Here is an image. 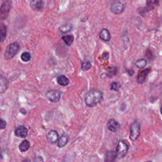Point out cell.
Returning a JSON list of instances; mask_svg holds the SVG:
<instances>
[{"label": "cell", "instance_id": "cell-1", "mask_svg": "<svg viewBox=\"0 0 162 162\" xmlns=\"http://www.w3.org/2000/svg\"><path fill=\"white\" fill-rule=\"evenodd\" d=\"M103 93L98 90H93L89 91L85 96V102L89 107H94L103 99Z\"/></svg>", "mask_w": 162, "mask_h": 162}, {"label": "cell", "instance_id": "cell-2", "mask_svg": "<svg viewBox=\"0 0 162 162\" xmlns=\"http://www.w3.org/2000/svg\"><path fill=\"white\" fill-rule=\"evenodd\" d=\"M19 49H20V46L17 42H13L9 45L4 53V58L7 60L12 59L18 53Z\"/></svg>", "mask_w": 162, "mask_h": 162}, {"label": "cell", "instance_id": "cell-3", "mask_svg": "<svg viewBox=\"0 0 162 162\" xmlns=\"http://www.w3.org/2000/svg\"><path fill=\"white\" fill-rule=\"evenodd\" d=\"M126 3L124 0H115L111 4V12L115 14H120L125 10Z\"/></svg>", "mask_w": 162, "mask_h": 162}, {"label": "cell", "instance_id": "cell-4", "mask_svg": "<svg viewBox=\"0 0 162 162\" xmlns=\"http://www.w3.org/2000/svg\"><path fill=\"white\" fill-rule=\"evenodd\" d=\"M12 1L11 0H3V4L0 8V19H5L8 15L9 11L12 8Z\"/></svg>", "mask_w": 162, "mask_h": 162}, {"label": "cell", "instance_id": "cell-5", "mask_svg": "<svg viewBox=\"0 0 162 162\" xmlns=\"http://www.w3.org/2000/svg\"><path fill=\"white\" fill-rule=\"evenodd\" d=\"M130 139L132 141H136L139 137L141 133L140 123L136 121L132 123L130 127Z\"/></svg>", "mask_w": 162, "mask_h": 162}, {"label": "cell", "instance_id": "cell-6", "mask_svg": "<svg viewBox=\"0 0 162 162\" xmlns=\"http://www.w3.org/2000/svg\"><path fill=\"white\" fill-rule=\"evenodd\" d=\"M128 150V147L124 142L121 141L118 142L116 149L117 158L119 159L123 158L127 155Z\"/></svg>", "mask_w": 162, "mask_h": 162}, {"label": "cell", "instance_id": "cell-7", "mask_svg": "<svg viewBox=\"0 0 162 162\" xmlns=\"http://www.w3.org/2000/svg\"><path fill=\"white\" fill-rule=\"evenodd\" d=\"M31 8L36 11H41L45 7V3L42 0H32L30 3Z\"/></svg>", "mask_w": 162, "mask_h": 162}, {"label": "cell", "instance_id": "cell-8", "mask_svg": "<svg viewBox=\"0 0 162 162\" xmlns=\"http://www.w3.org/2000/svg\"><path fill=\"white\" fill-rule=\"evenodd\" d=\"M107 127L110 131L113 132H116L120 129V125L115 119H110L107 123Z\"/></svg>", "mask_w": 162, "mask_h": 162}, {"label": "cell", "instance_id": "cell-9", "mask_svg": "<svg viewBox=\"0 0 162 162\" xmlns=\"http://www.w3.org/2000/svg\"><path fill=\"white\" fill-rule=\"evenodd\" d=\"M46 96L50 101L58 102L60 99V93L57 90H50L46 94Z\"/></svg>", "mask_w": 162, "mask_h": 162}, {"label": "cell", "instance_id": "cell-10", "mask_svg": "<svg viewBox=\"0 0 162 162\" xmlns=\"http://www.w3.org/2000/svg\"><path fill=\"white\" fill-rule=\"evenodd\" d=\"M47 140L50 143L54 144L58 139V133L56 131H50L46 136Z\"/></svg>", "mask_w": 162, "mask_h": 162}, {"label": "cell", "instance_id": "cell-11", "mask_svg": "<svg viewBox=\"0 0 162 162\" xmlns=\"http://www.w3.org/2000/svg\"><path fill=\"white\" fill-rule=\"evenodd\" d=\"M9 83L8 80L0 74V93H3L6 91L8 88Z\"/></svg>", "mask_w": 162, "mask_h": 162}, {"label": "cell", "instance_id": "cell-12", "mask_svg": "<svg viewBox=\"0 0 162 162\" xmlns=\"http://www.w3.org/2000/svg\"><path fill=\"white\" fill-rule=\"evenodd\" d=\"M15 134L17 137L25 138L27 136V134H28L27 128L23 126L19 127L15 130Z\"/></svg>", "mask_w": 162, "mask_h": 162}, {"label": "cell", "instance_id": "cell-13", "mask_svg": "<svg viewBox=\"0 0 162 162\" xmlns=\"http://www.w3.org/2000/svg\"><path fill=\"white\" fill-rule=\"evenodd\" d=\"M150 70H151L150 69H147L140 72L139 75H138V77H137L138 82H139V84L144 83L146 80V76L150 72Z\"/></svg>", "mask_w": 162, "mask_h": 162}, {"label": "cell", "instance_id": "cell-14", "mask_svg": "<svg viewBox=\"0 0 162 162\" xmlns=\"http://www.w3.org/2000/svg\"><path fill=\"white\" fill-rule=\"evenodd\" d=\"M157 3H158V0H147V3H146V7H144V8L143 9V10L142 11V12L145 13L146 12H148L151 10V9H154L155 6Z\"/></svg>", "mask_w": 162, "mask_h": 162}, {"label": "cell", "instance_id": "cell-15", "mask_svg": "<svg viewBox=\"0 0 162 162\" xmlns=\"http://www.w3.org/2000/svg\"><path fill=\"white\" fill-rule=\"evenodd\" d=\"M99 37L104 41H109L111 39L110 33L107 28H103L99 33Z\"/></svg>", "mask_w": 162, "mask_h": 162}, {"label": "cell", "instance_id": "cell-16", "mask_svg": "<svg viewBox=\"0 0 162 162\" xmlns=\"http://www.w3.org/2000/svg\"><path fill=\"white\" fill-rule=\"evenodd\" d=\"M7 37V27L0 22V41L3 42Z\"/></svg>", "mask_w": 162, "mask_h": 162}, {"label": "cell", "instance_id": "cell-17", "mask_svg": "<svg viewBox=\"0 0 162 162\" xmlns=\"http://www.w3.org/2000/svg\"><path fill=\"white\" fill-rule=\"evenodd\" d=\"M57 82H58V84H60L61 85H63V86H66V85H69V80L67 77H66L65 75H61L57 77Z\"/></svg>", "mask_w": 162, "mask_h": 162}, {"label": "cell", "instance_id": "cell-18", "mask_svg": "<svg viewBox=\"0 0 162 162\" xmlns=\"http://www.w3.org/2000/svg\"><path fill=\"white\" fill-rule=\"evenodd\" d=\"M31 146L30 142L27 140H23L21 143L19 144V150L21 152H26L27 151Z\"/></svg>", "mask_w": 162, "mask_h": 162}, {"label": "cell", "instance_id": "cell-19", "mask_svg": "<svg viewBox=\"0 0 162 162\" xmlns=\"http://www.w3.org/2000/svg\"><path fill=\"white\" fill-rule=\"evenodd\" d=\"M117 157L116 151H109L107 152L106 155V159L105 161H113L115 160Z\"/></svg>", "mask_w": 162, "mask_h": 162}, {"label": "cell", "instance_id": "cell-20", "mask_svg": "<svg viewBox=\"0 0 162 162\" xmlns=\"http://www.w3.org/2000/svg\"><path fill=\"white\" fill-rule=\"evenodd\" d=\"M69 140L68 136L66 135H63L61 136L58 142V146L59 147H64L66 144H67V142Z\"/></svg>", "mask_w": 162, "mask_h": 162}, {"label": "cell", "instance_id": "cell-21", "mask_svg": "<svg viewBox=\"0 0 162 162\" xmlns=\"http://www.w3.org/2000/svg\"><path fill=\"white\" fill-rule=\"evenodd\" d=\"M62 40L65 42L68 46L72 45L74 40V37L72 35H67L62 37Z\"/></svg>", "mask_w": 162, "mask_h": 162}, {"label": "cell", "instance_id": "cell-22", "mask_svg": "<svg viewBox=\"0 0 162 162\" xmlns=\"http://www.w3.org/2000/svg\"><path fill=\"white\" fill-rule=\"evenodd\" d=\"M72 28V25L70 23H66V24L62 25L60 27L59 30L63 33H66L70 31Z\"/></svg>", "mask_w": 162, "mask_h": 162}, {"label": "cell", "instance_id": "cell-23", "mask_svg": "<svg viewBox=\"0 0 162 162\" xmlns=\"http://www.w3.org/2000/svg\"><path fill=\"white\" fill-rule=\"evenodd\" d=\"M147 64V61L145 59H140L136 61V65L137 68L143 69Z\"/></svg>", "mask_w": 162, "mask_h": 162}, {"label": "cell", "instance_id": "cell-24", "mask_svg": "<svg viewBox=\"0 0 162 162\" xmlns=\"http://www.w3.org/2000/svg\"><path fill=\"white\" fill-rule=\"evenodd\" d=\"M21 59L24 62H27V61H30V60L31 59V54L28 52H24L21 55Z\"/></svg>", "mask_w": 162, "mask_h": 162}, {"label": "cell", "instance_id": "cell-25", "mask_svg": "<svg viewBox=\"0 0 162 162\" xmlns=\"http://www.w3.org/2000/svg\"><path fill=\"white\" fill-rule=\"evenodd\" d=\"M121 86L122 85L120 82H114L110 85V89L115 90V91H118V90L121 88Z\"/></svg>", "mask_w": 162, "mask_h": 162}, {"label": "cell", "instance_id": "cell-26", "mask_svg": "<svg viewBox=\"0 0 162 162\" xmlns=\"http://www.w3.org/2000/svg\"><path fill=\"white\" fill-rule=\"evenodd\" d=\"M91 63L89 61H85V62H83L81 65V69L83 71H87L91 68Z\"/></svg>", "mask_w": 162, "mask_h": 162}, {"label": "cell", "instance_id": "cell-27", "mask_svg": "<svg viewBox=\"0 0 162 162\" xmlns=\"http://www.w3.org/2000/svg\"><path fill=\"white\" fill-rule=\"evenodd\" d=\"M7 126V122L3 120V119L0 118V130L4 129V128H5Z\"/></svg>", "mask_w": 162, "mask_h": 162}, {"label": "cell", "instance_id": "cell-28", "mask_svg": "<svg viewBox=\"0 0 162 162\" xmlns=\"http://www.w3.org/2000/svg\"><path fill=\"white\" fill-rule=\"evenodd\" d=\"M102 57H103V59L104 60H108V58H109V53H107V52H105V53H103V55H102Z\"/></svg>", "mask_w": 162, "mask_h": 162}, {"label": "cell", "instance_id": "cell-29", "mask_svg": "<svg viewBox=\"0 0 162 162\" xmlns=\"http://www.w3.org/2000/svg\"><path fill=\"white\" fill-rule=\"evenodd\" d=\"M20 112L22 113H23V114H26V111L25 110V109H20Z\"/></svg>", "mask_w": 162, "mask_h": 162}, {"label": "cell", "instance_id": "cell-30", "mask_svg": "<svg viewBox=\"0 0 162 162\" xmlns=\"http://www.w3.org/2000/svg\"><path fill=\"white\" fill-rule=\"evenodd\" d=\"M160 113H161V114L162 115V105H161V107L160 108Z\"/></svg>", "mask_w": 162, "mask_h": 162}, {"label": "cell", "instance_id": "cell-31", "mask_svg": "<svg viewBox=\"0 0 162 162\" xmlns=\"http://www.w3.org/2000/svg\"><path fill=\"white\" fill-rule=\"evenodd\" d=\"M1 158V151H0V158Z\"/></svg>", "mask_w": 162, "mask_h": 162}]
</instances>
